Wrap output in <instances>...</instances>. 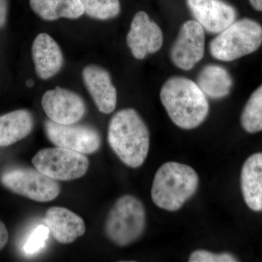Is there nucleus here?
Masks as SVG:
<instances>
[{
	"mask_svg": "<svg viewBox=\"0 0 262 262\" xmlns=\"http://www.w3.org/2000/svg\"><path fill=\"white\" fill-rule=\"evenodd\" d=\"M32 163L34 168L56 181L80 179L89 168L85 155L59 146L39 150L32 158Z\"/></svg>",
	"mask_w": 262,
	"mask_h": 262,
	"instance_id": "6",
	"label": "nucleus"
},
{
	"mask_svg": "<svg viewBox=\"0 0 262 262\" xmlns=\"http://www.w3.org/2000/svg\"><path fill=\"white\" fill-rule=\"evenodd\" d=\"M205 53V30L195 20L183 24L173 46L170 58L182 70H192L201 61Z\"/></svg>",
	"mask_w": 262,
	"mask_h": 262,
	"instance_id": "9",
	"label": "nucleus"
},
{
	"mask_svg": "<svg viewBox=\"0 0 262 262\" xmlns=\"http://www.w3.org/2000/svg\"><path fill=\"white\" fill-rule=\"evenodd\" d=\"M262 44V27L249 18L235 20L218 34L209 45L211 56L232 61L257 51Z\"/></svg>",
	"mask_w": 262,
	"mask_h": 262,
	"instance_id": "5",
	"label": "nucleus"
},
{
	"mask_svg": "<svg viewBox=\"0 0 262 262\" xmlns=\"http://www.w3.org/2000/svg\"><path fill=\"white\" fill-rule=\"evenodd\" d=\"M253 9L262 13V0H249Z\"/></svg>",
	"mask_w": 262,
	"mask_h": 262,
	"instance_id": "26",
	"label": "nucleus"
},
{
	"mask_svg": "<svg viewBox=\"0 0 262 262\" xmlns=\"http://www.w3.org/2000/svg\"><path fill=\"white\" fill-rule=\"evenodd\" d=\"M107 138L110 147L127 166L137 168L145 162L149 150V131L134 108H124L113 115Z\"/></svg>",
	"mask_w": 262,
	"mask_h": 262,
	"instance_id": "2",
	"label": "nucleus"
},
{
	"mask_svg": "<svg viewBox=\"0 0 262 262\" xmlns=\"http://www.w3.org/2000/svg\"><path fill=\"white\" fill-rule=\"evenodd\" d=\"M7 15H8L7 0H0V29L4 27L6 24Z\"/></svg>",
	"mask_w": 262,
	"mask_h": 262,
	"instance_id": "24",
	"label": "nucleus"
},
{
	"mask_svg": "<svg viewBox=\"0 0 262 262\" xmlns=\"http://www.w3.org/2000/svg\"><path fill=\"white\" fill-rule=\"evenodd\" d=\"M241 122L244 130L249 134L262 130V84L248 99L243 110Z\"/></svg>",
	"mask_w": 262,
	"mask_h": 262,
	"instance_id": "20",
	"label": "nucleus"
},
{
	"mask_svg": "<svg viewBox=\"0 0 262 262\" xmlns=\"http://www.w3.org/2000/svg\"><path fill=\"white\" fill-rule=\"evenodd\" d=\"M34 117L28 110H19L0 116V146H8L31 134Z\"/></svg>",
	"mask_w": 262,
	"mask_h": 262,
	"instance_id": "17",
	"label": "nucleus"
},
{
	"mask_svg": "<svg viewBox=\"0 0 262 262\" xmlns=\"http://www.w3.org/2000/svg\"><path fill=\"white\" fill-rule=\"evenodd\" d=\"M43 221L59 244H71L85 232L83 220L74 212L62 207L48 208Z\"/></svg>",
	"mask_w": 262,
	"mask_h": 262,
	"instance_id": "14",
	"label": "nucleus"
},
{
	"mask_svg": "<svg viewBox=\"0 0 262 262\" xmlns=\"http://www.w3.org/2000/svg\"><path fill=\"white\" fill-rule=\"evenodd\" d=\"M34 13L45 20L77 19L84 14L80 0H29Z\"/></svg>",
	"mask_w": 262,
	"mask_h": 262,
	"instance_id": "18",
	"label": "nucleus"
},
{
	"mask_svg": "<svg viewBox=\"0 0 262 262\" xmlns=\"http://www.w3.org/2000/svg\"><path fill=\"white\" fill-rule=\"evenodd\" d=\"M84 85L100 113L111 114L117 106V90L110 73L97 65H89L82 72Z\"/></svg>",
	"mask_w": 262,
	"mask_h": 262,
	"instance_id": "13",
	"label": "nucleus"
},
{
	"mask_svg": "<svg viewBox=\"0 0 262 262\" xmlns=\"http://www.w3.org/2000/svg\"><path fill=\"white\" fill-rule=\"evenodd\" d=\"M27 85L28 86V87H32V86L34 85V82H33L32 80H27Z\"/></svg>",
	"mask_w": 262,
	"mask_h": 262,
	"instance_id": "27",
	"label": "nucleus"
},
{
	"mask_svg": "<svg viewBox=\"0 0 262 262\" xmlns=\"http://www.w3.org/2000/svg\"><path fill=\"white\" fill-rule=\"evenodd\" d=\"M8 229L5 227V224L0 220V250L5 247L8 241Z\"/></svg>",
	"mask_w": 262,
	"mask_h": 262,
	"instance_id": "25",
	"label": "nucleus"
},
{
	"mask_svg": "<svg viewBox=\"0 0 262 262\" xmlns=\"http://www.w3.org/2000/svg\"><path fill=\"white\" fill-rule=\"evenodd\" d=\"M196 83L206 96L219 99L228 96L233 82L229 72L224 67L210 64L201 71Z\"/></svg>",
	"mask_w": 262,
	"mask_h": 262,
	"instance_id": "19",
	"label": "nucleus"
},
{
	"mask_svg": "<svg viewBox=\"0 0 262 262\" xmlns=\"http://www.w3.org/2000/svg\"><path fill=\"white\" fill-rule=\"evenodd\" d=\"M190 262H234L237 258L229 253H214L205 250L194 251L189 258Z\"/></svg>",
	"mask_w": 262,
	"mask_h": 262,
	"instance_id": "23",
	"label": "nucleus"
},
{
	"mask_svg": "<svg viewBox=\"0 0 262 262\" xmlns=\"http://www.w3.org/2000/svg\"><path fill=\"white\" fill-rule=\"evenodd\" d=\"M241 190L246 205L253 211L262 210V152L246 160L241 170Z\"/></svg>",
	"mask_w": 262,
	"mask_h": 262,
	"instance_id": "16",
	"label": "nucleus"
},
{
	"mask_svg": "<svg viewBox=\"0 0 262 262\" xmlns=\"http://www.w3.org/2000/svg\"><path fill=\"white\" fill-rule=\"evenodd\" d=\"M48 139L54 145L82 153L93 154L99 149L101 138L95 127L88 125H61L47 120L44 124Z\"/></svg>",
	"mask_w": 262,
	"mask_h": 262,
	"instance_id": "8",
	"label": "nucleus"
},
{
	"mask_svg": "<svg viewBox=\"0 0 262 262\" xmlns=\"http://www.w3.org/2000/svg\"><path fill=\"white\" fill-rule=\"evenodd\" d=\"M163 43L161 29L144 11H139L133 18L127 35V45L136 59L142 60L149 54L160 51Z\"/></svg>",
	"mask_w": 262,
	"mask_h": 262,
	"instance_id": "11",
	"label": "nucleus"
},
{
	"mask_svg": "<svg viewBox=\"0 0 262 262\" xmlns=\"http://www.w3.org/2000/svg\"><path fill=\"white\" fill-rule=\"evenodd\" d=\"M49 232V229L46 225L38 226L24 245V252L27 254L32 255L42 249L46 246Z\"/></svg>",
	"mask_w": 262,
	"mask_h": 262,
	"instance_id": "22",
	"label": "nucleus"
},
{
	"mask_svg": "<svg viewBox=\"0 0 262 262\" xmlns=\"http://www.w3.org/2000/svg\"><path fill=\"white\" fill-rule=\"evenodd\" d=\"M84 13L97 20L115 18L120 13V0H80Z\"/></svg>",
	"mask_w": 262,
	"mask_h": 262,
	"instance_id": "21",
	"label": "nucleus"
},
{
	"mask_svg": "<svg viewBox=\"0 0 262 262\" xmlns=\"http://www.w3.org/2000/svg\"><path fill=\"white\" fill-rule=\"evenodd\" d=\"M1 182L12 192L40 203L53 201L61 191L56 180L37 168L10 169L2 175Z\"/></svg>",
	"mask_w": 262,
	"mask_h": 262,
	"instance_id": "7",
	"label": "nucleus"
},
{
	"mask_svg": "<svg viewBox=\"0 0 262 262\" xmlns=\"http://www.w3.org/2000/svg\"><path fill=\"white\" fill-rule=\"evenodd\" d=\"M194 20L206 32L220 34L234 23L237 11L223 0H187Z\"/></svg>",
	"mask_w": 262,
	"mask_h": 262,
	"instance_id": "12",
	"label": "nucleus"
},
{
	"mask_svg": "<svg viewBox=\"0 0 262 262\" xmlns=\"http://www.w3.org/2000/svg\"><path fill=\"white\" fill-rule=\"evenodd\" d=\"M32 54L36 74L39 79H51L61 70L63 53L58 43L46 33L38 34L33 42Z\"/></svg>",
	"mask_w": 262,
	"mask_h": 262,
	"instance_id": "15",
	"label": "nucleus"
},
{
	"mask_svg": "<svg viewBox=\"0 0 262 262\" xmlns=\"http://www.w3.org/2000/svg\"><path fill=\"white\" fill-rule=\"evenodd\" d=\"M160 100L170 120L184 130L200 126L209 113L204 93L196 82L184 77H173L164 83Z\"/></svg>",
	"mask_w": 262,
	"mask_h": 262,
	"instance_id": "1",
	"label": "nucleus"
},
{
	"mask_svg": "<svg viewBox=\"0 0 262 262\" xmlns=\"http://www.w3.org/2000/svg\"><path fill=\"white\" fill-rule=\"evenodd\" d=\"M146 227L144 205L136 196H120L108 212L105 222V233L117 246H127L137 241Z\"/></svg>",
	"mask_w": 262,
	"mask_h": 262,
	"instance_id": "4",
	"label": "nucleus"
},
{
	"mask_svg": "<svg viewBox=\"0 0 262 262\" xmlns=\"http://www.w3.org/2000/svg\"><path fill=\"white\" fill-rule=\"evenodd\" d=\"M41 103L48 118L61 125L77 123L86 113L85 103L82 97L60 87L45 93Z\"/></svg>",
	"mask_w": 262,
	"mask_h": 262,
	"instance_id": "10",
	"label": "nucleus"
},
{
	"mask_svg": "<svg viewBox=\"0 0 262 262\" xmlns=\"http://www.w3.org/2000/svg\"><path fill=\"white\" fill-rule=\"evenodd\" d=\"M198 184L199 178L192 167L177 162H168L155 173L151 199L162 209L177 211L194 195Z\"/></svg>",
	"mask_w": 262,
	"mask_h": 262,
	"instance_id": "3",
	"label": "nucleus"
}]
</instances>
